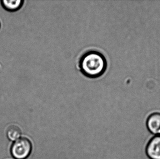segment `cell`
Returning <instances> with one entry per match:
<instances>
[{
    "mask_svg": "<svg viewBox=\"0 0 160 159\" xmlns=\"http://www.w3.org/2000/svg\"><path fill=\"white\" fill-rule=\"evenodd\" d=\"M32 150V143L29 139L23 137L13 143L11 147V154L16 159H25L30 156Z\"/></svg>",
    "mask_w": 160,
    "mask_h": 159,
    "instance_id": "cell-2",
    "label": "cell"
},
{
    "mask_svg": "<svg viewBox=\"0 0 160 159\" xmlns=\"http://www.w3.org/2000/svg\"><path fill=\"white\" fill-rule=\"evenodd\" d=\"M146 153L150 159H160V135H154L146 147Z\"/></svg>",
    "mask_w": 160,
    "mask_h": 159,
    "instance_id": "cell-3",
    "label": "cell"
},
{
    "mask_svg": "<svg viewBox=\"0 0 160 159\" xmlns=\"http://www.w3.org/2000/svg\"><path fill=\"white\" fill-rule=\"evenodd\" d=\"M23 2L24 1L22 0H2L1 1V5L2 7L10 12H14L19 10L23 5Z\"/></svg>",
    "mask_w": 160,
    "mask_h": 159,
    "instance_id": "cell-5",
    "label": "cell"
},
{
    "mask_svg": "<svg viewBox=\"0 0 160 159\" xmlns=\"http://www.w3.org/2000/svg\"><path fill=\"white\" fill-rule=\"evenodd\" d=\"M0 27H1V23H0Z\"/></svg>",
    "mask_w": 160,
    "mask_h": 159,
    "instance_id": "cell-7",
    "label": "cell"
},
{
    "mask_svg": "<svg viewBox=\"0 0 160 159\" xmlns=\"http://www.w3.org/2000/svg\"><path fill=\"white\" fill-rule=\"evenodd\" d=\"M148 129L153 135H160V113L154 112L149 115L146 121Z\"/></svg>",
    "mask_w": 160,
    "mask_h": 159,
    "instance_id": "cell-4",
    "label": "cell"
},
{
    "mask_svg": "<svg viewBox=\"0 0 160 159\" xmlns=\"http://www.w3.org/2000/svg\"><path fill=\"white\" fill-rule=\"evenodd\" d=\"M20 129L16 126H11L8 128L7 132L8 138L11 141H15L20 139L21 136Z\"/></svg>",
    "mask_w": 160,
    "mask_h": 159,
    "instance_id": "cell-6",
    "label": "cell"
},
{
    "mask_svg": "<svg viewBox=\"0 0 160 159\" xmlns=\"http://www.w3.org/2000/svg\"><path fill=\"white\" fill-rule=\"evenodd\" d=\"M107 61L100 52L88 51L80 58L79 67L81 72L88 78H96L104 74L107 69Z\"/></svg>",
    "mask_w": 160,
    "mask_h": 159,
    "instance_id": "cell-1",
    "label": "cell"
}]
</instances>
